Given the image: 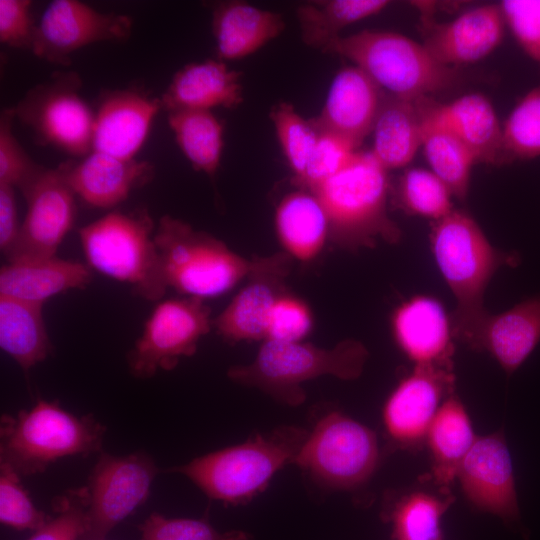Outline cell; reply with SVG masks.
Instances as JSON below:
<instances>
[{
  "mask_svg": "<svg viewBox=\"0 0 540 540\" xmlns=\"http://www.w3.org/2000/svg\"><path fill=\"white\" fill-rule=\"evenodd\" d=\"M105 432L92 414H74L58 402L38 400L28 410L1 416L0 463L20 476L42 473L59 459L102 452Z\"/></svg>",
  "mask_w": 540,
  "mask_h": 540,
  "instance_id": "cell-1",
  "label": "cell"
},
{
  "mask_svg": "<svg viewBox=\"0 0 540 540\" xmlns=\"http://www.w3.org/2000/svg\"><path fill=\"white\" fill-rule=\"evenodd\" d=\"M430 240L436 264L456 299L453 336L468 344L488 314L483 295L490 279L500 265L516 259L495 249L477 222L459 210L436 221Z\"/></svg>",
  "mask_w": 540,
  "mask_h": 540,
  "instance_id": "cell-2",
  "label": "cell"
},
{
  "mask_svg": "<svg viewBox=\"0 0 540 540\" xmlns=\"http://www.w3.org/2000/svg\"><path fill=\"white\" fill-rule=\"evenodd\" d=\"M307 435L300 427L280 426L167 471L184 475L211 499L243 504L260 493L278 470L293 463Z\"/></svg>",
  "mask_w": 540,
  "mask_h": 540,
  "instance_id": "cell-3",
  "label": "cell"
},
{
  "mask_svg": "<svg viewBox=\"0 0 540 540\" xmlns=\"http://www.w3.org/2000/svg\"><path fill=\"white\" fill-rule=\"evenodd\" d=\"M154 221L144 208L111 211L79 228L84 257L90 269L129 284L148 301H161L166 293L159 254L154 242Z\"/></svg>",
  "mask_w": 540,
  "mask_h": 540,
  "instance_id": "cell-4",
  "label": "cell"
},
{
  "mask_svg": "<svg viewBox=\"0 0 540 540\" xmlns=\"http://www.w3.org/2000/svg\"><path fill=\"white\" fill-rule=\"evenodd\" d=\"M367 356L365 346L352 339L331 349L267 339L252 363L231 367L228 377L238 384L258 388L283 404L298 406L306 397L302 383L324 375L356 379Z\"/></svg>",
  "mask_w": 540,
  "mask_h": 540,
  "instance_id": "cell-5",
  "label": "cell"
},
{
  "mask_svg": "<svg viewBox=\"0 0 540 540\" xmlns=\"http://www.w3.org/2000/svg\"><path fill=\"white\" fill-rule=\"evenodd\" d=\"M312 192L327 214L329 236L339 244L367 246L380 237L400 238L398 227L387 215V170L371 151H357L338 173Z\"/></svg>",
  "mask_w": 540,
  "mask_h": 540,
  "instance_id": "cell-6",
  "label": "cell"
},
{
  "mask_svg": "<svg viewBox=\"0 0 540 540\" xmlns=\"http://www.w3.org/2000/svg\"><path fill=\"white\" fill-rule=\"evenodd\" d=\"M324 52L348 58L384 92L404 99L429 97L457 80L453 67L438 62L423 43L399 33L363 30L340 36Z\"/></svg>",
  "mask_w": 540,
  "mask_h": 540,
  "instance_id": "cell-7",
  "label": "cell"
},
{
  "mask_svg": "<svg viewBox=\"0 0 540 540\" xmlns=\"http://www.w3.org/2000/svg\"><path fill=\"white\" fill-rule=\"evenodd\" d=\"M154 242L167 287L188 297L223 295L246 278L252 266V260L219 239L170 215L159 219Z\"/></svg>",
  "mask_w": 540,
  "mask_h": 540,
  "instance_id": "cell-8",
  "label": "cell"
},
{
  "mask_svg": "<svg viewBox=\"0 0 540 540\" xmlns=\"http://www.w3.org/2000/svg\"><path fill=\"white\" fill-rule=\"evenodd\" d=\"M82 80L74 71H57L29 89L14 106L15 117L41 146L72 157L92 152L95 112L81 97Z\"/></svg>",
  "mask_w": 540,
  "mask_h": 540,
  "instance_id": "cell-9",
  "label": "cell"
},
{
  "mask_svg": "<svg viewBox=\"0 0 540 540\" xmlns=\"http://www.w3.org/2000/svg\"><path fill=\"white\" fill-rule=\"evenodd\" d=\"M377 462L378 445L372 430L339 412L315 425L293 461L317 483L333 490L364 484Z\"/></svg>",
  "mask_w": 540,
  "mask_h": 540,
  "instance_id": "cell-10",
  "label": "cell"
},
{
  "mask_svg": "<svg viewBox=\"0 0 540 540\" xmlns=\"http://www.w3.org/2000/svg\"><path fill=\"white\" fill-rule=\"evenodd\" d=\"M210 312L199 298L159 301L126 355L130 374L148 379L160 370H172L182 357L192 356L212 326Z\"/></svg>",
  "mask_w": 540,
  "mask_h": 540,
  "instance_id": "cell-11",
  "label": "cell"
},
{
  "mask_svg": "<svg viewBox=\"0 0 540 540\" xmlns=\"http://www.w3.org/2000/svg\"><path fill=\"white\" fill-rule=\"evenodd\" d=\"M158 471L154 459L143 451L122 456L100 452L86 485L87 524L80 540H106L147 500Z\"/></svg>",
  "mask_w": 540,
  "mask_h": 540,
  "instance_id": "cell-12",
  "label": "cell"
},
{
  "mask_svg": "<svg viewBox=\"0 0 540 540\" xmlns=\"http://www.w3.org/2000/svg\"><path fill=\"white\" fill-rule=\"evenodd\" d=\"M132 28L128 15L100 12L78 0H54L37 24L31 51L45 61L68 66L75 51L97 42L125 41Z\"/></svg>",
  "mask_w": 540,
  "mask_h": 540,
  "instance_id": "cell-13",
  "label": "cell"
},
{
  "mask_svg": "<svg viewBox=\"0 0 540 540\" xmlns=\"http://www.w3.org/2000/svg\"><path fill=\"white\" fill-rule=\"evenodd\" d=\"M22 194L27 211L17 241L6 256L7 262L55 256L74 226V192L57 167H43Z\"/></svg>",
  "mask_w": 540,
  "mask_h": 540,
  "instance_id": "cell-14",
  "label": "cell"
},
{
  "mask_svg": "<svg viewBox=\"0 0 540 540\" xmlns=\"http://www.w3.org/2000/svg\"><path fill=\"white\" fill-rule=\"evenodd\" d=\"M292 264L287 253L252 260L245 285L215 318L212 326L228 342L266 338L267 321L275 302L286 293Z\"/></svg>",
  "mask_w": 540,
  "mask_h": 540,
  "instance_id": "cell-15",
  "label": "cell"
},
{
  "mask_svg": "<svg viewBox=\"0 0 540 540\" xmlns=\"http://www.w3.org/2000/svg\"><path fill=\"white\" fill-rule=\"evenodd\" d=\"M457 477L475 507L506 521L519 519L512 459L502 432L477 437Z\"/></svg>",
  "mask_w": 540,
  "mask_h": 540,
  "instance_id": "cell-16",
  "label": "cell"
},
{
  "mask_svg": "<svg viewBox=\"0 0 540 540\" xmlns=\"http://www.w3.org/2000/svg\"><path fill=\"white\" fill-rule=\"evenodd\" d=\"M161 109L160 98L139 87L104 92L95 112L92 151L135 159Z\"/></svg>",
  "mask_w": 540,
  "mask_h": 540,
  "instance_id": "cell-17",
  "label": "cell"
},
{
  "mask_svg": "<svg viewBox=\"0 0 540 540\" xmlns=\"http://www.w3.org/2000/svg\"><path fill=\"white\" fill-rule=\"evenodd\" d=\"M57 168L75 196L89 207L111 209L155 176L148 161L124 160L92 151L80 160L69 159Z\"/></svg>",
  "mask_w": 540,
  "mask_h": 540,
  "instance_id": "cell-18",
  "label": "cell"
},
{
  "mask_svg": "<svg viewBox=\"0 0 540 540\" xmlns=\"http://www.w3.org/2000/svg\"><path fill=\"white\" fill-rule=\"evenodd\" d=\"M454 383L452 368L415 365L388 398L383 420L389 436L401 444L426 437L444 394Z\"/></svg>",
  "mask_w": 540,
  "mask_h": 540,
  "instance_id": "cell-19",
  "label": "cell"
},
{
  "mask_svg": "<svg viewBox=\"0 0 540 540\" xmlns=\"http://www.w3.org/2000/svg\"><path fill=\"white\" fill-rule=\"evenodd\" d=\"M423 23V45L438 62L453 68L491 54L502 42L505 27L498 4L475 7L444 23L425 17Z\"/></svg>",
  "mask_w": 540,
  "mask_h": 540,
  "instance_id": "cell-20",
  "label": "cell"
},
{
  "mask_svg": "<svg viewBox=\"0 0 540 540\" xmlns=\"http://www.w3.org/2000/svg\"><path fill=\"white\" fill-rule=\"evenodd\" d=\"M384 91L359 67L335 75L321 113L310 119L317 131L338 135L357 148L372 132Z\"/></svg>",
  "mask_w": 540,
  "mask_h": 540,
  "instance_id": "cell-21",
  "label": "cell"
},
{
  "mask_svg": "<svg viewBox=\"0 0 540 540\" xmlns=\"http://www.w3.org/2000/svg\"><path fill=\"white\" fill-rule=\"evenodd\" d=\"M392 328L399 347L415 365L452 368V324L438 300L418 295L403 302L393 314Z\"/></svg>",
  "mask_w": 540,
  "mask_h": 540,
  "instance_id": "cell-22",
  "label": "cell"
},
{
  "mask_svg": "<svg viewBox=\"0 0 540 540\" xmlns=\"http://www.w3.org/2000/svg\"><path fill=\"white\" fill-rule=\"evenodd\" d=\"M539 341L540 293L502 313H488L468 345L488 351L510 375L529 357Z\"/></svg>",
  "mask_w": 540,
  "mask_h": 540,
  "instance_id": "cell-23",
  "label": "cell"
},
{
  "mask_svg": "<svg viewBox=\"0 0 540 540\" xmlns=\"http://www.w3.org/2000/svg\"><path fill=\"white\" fill-rule=\"evenodd\" d=\"M160 100L168 113L236 108L243 102L241 76L218 59L193 62L174 74Z\"/></svg>",
  "mask_w": 540,
  "mask_h": 540,
  "instance_id": "cell-24",
  "label": "cell"
},
{
  "mask_svg": "<svg viewBox=\"0 0 540 540\" xmlns=\"http://www.w3.org/2000/svg\"><path fill=\"white\" fill-rule=\"evenodd\" d=\"M428 106L431 114L470 149L477 162L508 164L502 124L485 96L470 93L447 104L429 99Z\"/></svg>",
  "mask_w": 540,
  "mask_h": 540,
  "instance_id": "cell-25",
  "label": "cell"
},
{
  "mask_svg": "<svg viewBox=\"0 0 540 540\" xmlns=\"http://www.w3.org/2000/svg\"><path fill=\"white\" fill-rule=\"evenodd\" d=\"M87 264L56 256L6 262L0 269V295L43 304L71 289H84L91 282Z\"/></svg>",
  "mask_w": 540,
  "mask_h": 540,
  "instance_id": "cell-26",
  "label": "cell"
},
{
  "mask_svg": "<svg viewBox=\"0 0 540 540\" xmlns=\"http://www.w3.org/2000/svg\"><path fill=\"white\" fill-rule=\"evenodd\" d=\"M285 28L279 13L257 8L244 1L213 5L212 30L217 59H242L276 38Z\"/></svg>",
  "mask_w": 540,
  "mask_h": 540,
  "instance_id": "cell-27",
  "label": "cell"
},
{
  "mask_svg": "<svg viewBox=\"0 0 540 540\" xmlns=\"http://www.w3.org/2000/svg\"><path fill=\"white\" fill-rule=\"evenodd\" d=\"M419 99H404L384 92L371 132L370 151L387 171L409 164L422 146Z\"/></svg>",
  "mask_w": 540,
  "mask_h": 540,
  "instance_id": "cell-28",
  "label": "cell"
},
{
  "mask_svg": "<svg viewBox=\"0 0 540 540\" xmlns=\"http://www.w3.org/2000/svg\"><path fill=\"white\" fill-rule=\"evenodd\" d=\"M42 308L43 304L0 295V347L26 376L53 351Z\"/></svg>",
  "mask_w": 540,
  "mask_h": 540,
  "instance_id": "cell-29",
  "label": "cell"
},
{
  "mask_svg": "<svg viewBox=\"0 0 540 540\" xmlns=\"http://www.w3.org/2000/svg\"><path fill=\"white\" fill-rule=\"evenodd\" d=\"M275 222L286 252L301 261L315 258L329 236L325 209L310 191L286 195L277 207Z\"/></svg>",
  "mask_w": 540,
  "mask_h": 540,
  "instance_id": "cell-30",
  "label": "cell"
},
{
  "mask_svg": "<svg viewBox=\"0 0 540 540\" xmlns=\"http://www.w3.org/2000/svg\"><path fill=\"white\" fill-rule=\"evenodd\" d=\"M426 437L435 481L446 487L457 477L462 460L477 439L468 414L456 396L450 395L441 404Z\"/></svg>",
  "mask_w": 540,
  "mask_h": 540,
  "instance_id": "cell-31",
  "label": "cell"
},
{
  "mask_svg": "<svg viewBox=\"0 0 540 540\" xmlns=\"http://www.w3.org/2000/svg\"><path fill=\"white\" fill-rule=\"evenodd\" d=\"M429 99H419L423 132L421 147L431 171L447 185L453 196L464 200L472 167L477 160L470 149L431 114Z\"/></svg>",
  "mask_w": 540,
  "mask_h": 540,
  "instance_id": "cell-32",
  "label": "cell"
},
{
  "mask_svg": "<svg viewBox=\"0 0 540 540\" xmlns=\"http://www.w3.org/2000/svg\"><path fill=\"white\" fill-rule=\"evenodd\" d=\"M387 0H326L301 4L296 11L303 42L324 52L346 26L384 10Z\"/></svg>",
  "mask_w": 540,
  "mask_h": 540,
  "instance_id": "cell-33",
  "label": "cell"
},
{
  "mask_svg": "<svg viewBox=\"0 0 540 540\" xmlns=\"http://www.w3.org/2000/svg\"><path fill=\"white\" fill-rule=\"evenodd\" d=\"M168 124L193 168L214 178L223 150L221 121L211 111L179 110L168 113Z\"/></svg>",
  "mask_w": 540,
  "mask_h": 540,
  "instance_id": "cell-34",
  "label": "cell"
},
{
  "mask_svg": "<svg viewBox=\"0 0 540 540\" xmlns=\"http://www.w3.org/2000/svg\"><path fill=\"white\" fill-rule=\"evenodd\" d=\"M450 503L423 492L404 497L392 514L396 540H441V518Z\"/></svg>",
  "mask_w": 540,
  "mask_h": 540,
  "instance_id": "cell-35",
  "label": "cell"
},
{
  "mask_svg": "<svg viewBox=\"0 0 540 540\" xmlns=\"http://www.w3.org/2000/svg\"><path fill=\"white\" fill-rule=\"evenodd\" d=\"M508 163L540 156V85L529 90L502 125Z\"/></svg>",
  "mask_w": 540,
  "mask_h": 540,
  "instance_id": "cell-36",
  "label": "cell"
},
{
  "mask_svg": "<svg viewBox=\"0 0 540 540\" xmlns=\"http://www.w3.org/2000/svg\"><path fill=\"white\" fill-rule=\"evenodd\" d=\"M452 193L431 170L411 168L402 175L398 186L401 206L408 213L438 221L454 209Z\"/></svg>",
  "mask_w": 540,
  "mask_h": 540,
  "instance_id": "cell-37",
  "label": "cell"
},
{
  "mask_svg": "<svg viewBox=\"0 0 540 540\" xmlns=\"http://www.w3.org/2000/svg\"><path fill=\"white\" fill-rule=\"evenodd\" d=\"M270 118L295 182L304 172L317 141L318 131L310 120L303 119L287 102L275 105L270 112Z\"/></svg>",
  "mask_w": 540,
  "mask_h": 540,
  "instance_id": "cell-38",
  "label": "cell"
},
{
  "mask_svg": "<svg viewBox=\"0 0 540 540\" xmlns=\"http://www.w3.org/2000/svg\"><path fill=\"white\" fill-rule=\"evenodd\" d=\"M20 477L10 466L0 463V521L12 529L35 531L49 516L35 506Z\"/></svg>",
  "mask_w": 540,
  "mask_h": 540,
  "instance_id": "cell-39",
  "label": "cell"
},
{
  "mask_svg": "<svg viewBox=\"0 0 540 540\" xmlns=\"http://www.w3.org/2000/svg\"><path fill=\"white\" fill-rule=\"evenodd\" d=\"M86 486L69 489L53 502L54 515L27 540H80L87 524Z\"/></svg>",
  "mask_w": 540,
  "mask_h": 540,
  "instance_id": "cell-40",
  "label": "cell"
},
{
  "mask_svg": "<svg viewBox=\"0 0 540 540\" xmlns=\"http://www.w3.org/2000/svg\"><path fill=\"white\" fill-rule=\"evenodd\" d=\"M356 152L357 147L348 140L332 133L318 131L317 141L304 172L294 183L306 191H312L343 169Z\"/></svg>",
  "mask_w": 540,
  "mask_h": 540,
  "instance_id": "cell-41",
  "label": "cell"
},
{
  "mask_svg": "<svg viewBox=\"0 0 540 540\" xmlns=\"http://www.w3.org/2000/svg\"><path fill=\"white\" fill-rule=\"evenodd\" d=\"M139 529L140 540H252L244 531L219 532L203 520L168 518L159 513H152Z\"/></svg>",
  "mask_w": 540,
  "mask_h": 540,
  "instance_id": "cell-42",
  "label": "cell"
},
{
  "mask_svg": "<svg viewBox=\"0 0 540 540\" xmlns=\"http://www.w3.org/2000/svg\"><path fill=\"white\" fill-rule=\"evenodd\" d=\"M14 108L0 115V184L17 187L23 192L44 167L34 162L13 133Z\"/></svg>",
  "mask_w": 540,
  "mask_h": 540,
  "instance_id": "cell-43",
  "label": "cell"
},
{
  "mask_svg": "<svg viewBox=\"0 0 540 540\" xmlns=\"http://www.w3.org/2000/svg\"><path fill=\"white\" fill-rule=\"evenodd\" d=\"M498 5L519 46L540 62V0H503Z\"/></svg>",
  "mask_w": 540,
  "mask_h": 540,
  "instance_id": "cell-44",
  "label": "cell"
},
{
  "mask_svg": "<svg viewBox=\"0 0 540 540\" xmlns=\"http://www.w3.org/2000/svg\"><path fill=\"white\" fill-rule=\"evenodd\" d=\"M312 327V316L301 300L285 294L273 305L266 328V339L299 342Z\"/></svg>",
  "mask_w": 540,
  "mask_h": 540,
  "instance_id": "cell-45",
  "label": "cell"
},
{
  "mask_svg": "<svg viewBox=\"0 0 540 540\" xmlns=\"http://www.w3.org/2000/svg\"><path fill=\"white\" fill-rule=\"evenodd\" d=\"M32 1L0 0V41L17 49L32 50L36 27Z\"/></svg>",
  "mask_w": 540,
  "mask_h": 540,
  "instance_id": "cell-46",
  "label": "cell"
},
{
  "mask_svg": "<svg viewBox=\"0 0 540 540\" xmlns=\"http://www.w3.org/2000/svg\"><path fill=\"white\" fill-rule=\"evenodd\" d=\"M20 227L15 188L0 184V250L5 257L16 243Z\"/></svg>",
  "mask_w": 540,
  "mask_h": 540,
  "instance_id": "cell-47",
  "label": "cell"
}]
</instances>
